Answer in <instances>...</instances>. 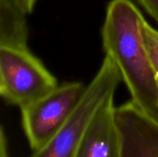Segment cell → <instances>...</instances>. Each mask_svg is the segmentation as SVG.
I'll return each instance as SVG.
<instances>
[{
	"label": "cell",
	"mask_w": 158,
	"mask_h": 157,
	"mask_svg": "<svg viewBox=\"0 0 158 157\" xmlns=\"http://www.w3.org/2000/svg\"><path fill=\"white\" fill-rule=\"evenodd\" d=\"M146 20L131 0H111L102 27L106 56L117 66L131 102L158 122V84L144 38Z\"/></svg>",
	"instance_id": "1"
},
{
	"label": "cell",
	"mask_w": 158,
	"mask_h": 157,
	"mask_svg": "<svg viewBox=\"0 0 158 157\" xmlns=\"http://www.w3.org/2000/svg\"><path fill=\"white\" fill-rule=\"evenodd\" d=\"M121 81L118 68L106 56L69 119L48 143L34 151L31 157L75 156L79 143L92 118L106 100L114 96Z\"/></svg>",
	"instance_id": "2"
},
{
	"label": "cell",
	"mask_w": 158,
	"mask_h": 157,
	"mask_svg": "<svg viewBox=\"0 0 158 157\" xmlns=\"http://www.w3.org/2000/svg\"><path fill=\"white\" fill-rule=\"evenodd\" d=\"M58 86L56 79L28 47L0 46V94L22 108Z\"/></svg>",
	"instance_id": "3"
},
{
	"label": "cell",
	"mask_w": 158,
	"mask_h": 157,
	"mask_svg": "<svg viewBox=\"0 0 158 157\" xmlns=\"http://www.w3.org/2000/svg\"><path fill=\"white\" fill-rule=\"evenodd\" d=\"M85 89L86 86L80 81L65 82L20 108L22 126L33 152L42 148L63 127Z\"/></svg>",
	"instance_id": "4"
},
{
	"label": "cell",
	"mask_w": 158,
	"mask_h": 157,
	"mask_svg": "<svg viewBox=\"0 0 158 157\" xmlns=\"http://www.w3.org/2000/svg\"><path fill=\"white\" fill-rule=\"evenodd\" d=\"M122 157H158V122L131 101L116 107Z\"/></svg>",
	"instance_id": "5"
},
{
	"label": "cell",
	"mask_w": 158,
	"mask_h": 157,
	"mask_svg": "<svg viewBox=\"0 0 158 157\" xmlns=\"http://www.w3.org/2000/svg\"><path fill=\"white\" fill-rule=\"evenodd\" d=\"M74 157H122L114 96L106 100L92 118Z\"/></svg>",
	"instance_id": "6"
},
{
	"label": "cell",
	"mask_w": 158,
	"mask_h": 157,
	"mask_svg": "<svg viewBox=\"0 0 158 157\" xmlns=\"http://www.w3.org/2000/svg\"><path fill=\"white\" fill-rule=\"evenodd\" d=\"M27 15L20 0H0V46L28 47Z\"/></svg>",
	"instance_id": "7"
},
{
	"label": "cell",
	"mask_w": 158,
	"mask_h": 157,
	"mask_svg": "<svg viewBox=\"0 0 158 157\" xmlns=\"http://www.w3.org/2000/svg\"><path fill=\"white\" fill-rule=\"evenodd\" d=\"M143 32H144V38L148 47V51L150 53L155 67L158 84V31L146 22L144 25Z\"/></svg>",
	"instance_id": "8"
},
{
	"label": "cell",
	"mask_w": 158,
	"mask_h": 157,
	"mask_svg": "<svg viewBox=\"0 0 158 157\" xmlns=\"http://www.w3.org/2000/svg\"><path fill=\"white\" fill-rule=\"evenodd\" d=\"M158 23V0H136Z\"/></svg>",
	"instance_id": "9"
},
{
	"label": "cell",
	"mask_w": 158,
	"mask_h": 157,
	"mask_svg": "<svg viewBox=\"0 0 158 157\" xmlns=\"http://www.w3.org/2000/svg\"><path fill=\"white\" fill-rule=\"evenodd\" d=\"M0 143H1V150H0V157H9L8 155V150H7V144H6V139L5 136V131L4 129H1V139H0Z\"/></svg>",
	"instance_id": "10"
},
{
	"label": "cell",
	"mask_w": 158,
	"mask_h": 157,
	"mask_svg": "<svg viewBox=\"0 0 158 157\" xmlns=\"http://www.w3.org/2000/svg\"><path fill=\"white\" fill-rule=\"evenodd\" d=\"M20 1H21V3H22L24 8H25L26 12H27L28 14H30V13L33 10V8H34L36 3L38 2V0H20Z\"/></svg>",
	"instance_id": "11"
}]
</instances>
